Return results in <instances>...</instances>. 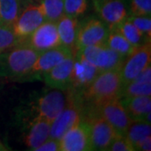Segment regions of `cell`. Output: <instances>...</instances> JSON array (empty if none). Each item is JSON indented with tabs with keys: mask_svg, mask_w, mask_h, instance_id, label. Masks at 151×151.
I'll return each instance as SVG.
<instances>
[{
	"mask_svg": "<svg viewBox=\"0 0 151 151\" xmlns=\"http://www.w3.org/2000/svg\"><path fill=\"white\" fill-rule=\"evenodd\" d=\"M40 6L45 21L56 23L65 14L64 0H40Z\"/></svg>",
	"mask_w": 151,
	"mask_h": 151,
	"instance_id": "cell-24",
	"label": "cell"
},
{
	"mask_svg": "<svg viewBox=\"0 0 151 151\" xmlns=\"http://www.w3.org/2000/svg\"><path fill=\"white\" fill-rule=\"evenodd\" d=\"M39 52L21 42L0 54V77L25 80L37 60Z\"/></svg>",
	"mask_w": 151,
	"mask_h": 151,
	"instance_id": "cell-1",
	"label": "cell"
},
{
	"mask_svg": "<svg viewBox=\"0 0 151 151\" xmlns=\"http://www.w3.org/2000/svg\"><path fill=\"white\" fill-rule=\"evenodd\" d=\"M106 44L108 47L124 56V58L129 55L136 48L127 40V39L116 28L110 29Z\"/></svg>",
	"mask_w": 151,
	"mask_h": 151,
	"instance_id": "cell-21",
	"label": "cell"
},
{
	"mask_svg": "<svg viewBox=\"0 0 151 151\" xmlns=\"http://www.w3.org/2000/svg\"><path fill=\"white\" fill-rule=\"evenodd\" d=\"M23 42L39 53L61 45L56 23L45 21Z\"/></svg>",
	"mask_w": 151,
	"mask_h": 151,
	"instance_id": "cell-13",
	"label": "cell"
},
{
	"mask_svg": "<svg viewBox=\"0 0 151 151\" xmlns=\"http://www.w3.org/2000/svg\"><path fill=\"white\" fill-rule=\"evenodd\" d=\"M20 43V40L15 35L11 26H0V54Z\"/></svg>",
	"mask_w": 151,
	"mask_h": 151,
	"instance_id": "cell-27",
	"label": "cell"
},
{
	"mask_svg": "<svg viewBox=\"0 0 151 151\" xmlns=\"http://www.w3.org/2000/svg\"><path fill=\"white\" fill-rule=\"evenodd\" d=\"M51 123L35 115L29 121L24 134V143L29 150H35L50 137Z\"/></svg>",
	"mask_w": 151,
	"mask_h": 151,
	"instance_id": "cell-18",
	"label": "cell"
},
{
	"mask_svg": "<svg viewBox=\"0 0 151 151\" xmlns=\"http://www.w3.org/2000/svg\"><path fill=\"white\" fill-rule=\"evenodd\" d=\"M109 30L108 25L99 18H89L78 27L76 52L85 47L106 44Z\"/></svg>",
	"mask_w": 151,
	"mask_h": 151,
	"instance_id": "cell-5",
	"label": "cell"
},
{
	"mask_svg": "<svg viewBox=\"0 0 151 151\" xmlns=\"http://www.w3.org/2000/svg\"><path fill=\"white\" fill-rule=\"evenodd\" d=\"M45 21V19L40 4H30L19 14L11 27L15 35L23 42Z\"/></svg>",
	"mask_w": 151,
	"mask_h": 151,
	"instance_id": "cell-12",
	"label": "cell"
},
{
	"mask_svg": "<svg viewBox=\"0 0 151 151\" xmlns=\"http://www.w3.org/2000/svg\"><path fill=\"white\" fill-rule=\"evenodd\" d=\"M115 28L118 29L119 32L134 47H139L145 44L150 42V40L148 39L140 30H139L135 27L127 18Z\"/></svg>",
	"mask_w": 151,
	"mask_h": 151,
	"instance_id": "cell-22",
	"label": "cell"
},
{
	"mask_svg": "<svg viewBox=\"0 0 151 151\" xmlns=\"http://www.w3.org/2000/svg\"><path fill=\"white\" fill-rule=\"evenodd\" d=\"M59 141L60 151L92 150L89 122L81 120L68 130Z\"/></svg>",
	"mask_w": 151,
	"mask_h": 151,
	"instance_id": "cell-10",
	"label": "cell"
},
{
	"mask_svg": "<svg viewBox=\"0 0 151 151\" xmlns=\"http://www.w3.org/2000/svg\"><path fill=\"white\" fill-rule=\"evenodd\" d=\"M108 151H134V149L126 136H117L108 147Z\"/></svg>",
	"mask_w": 151,
	"mask_h": 151,
	"instance_id": "cell-30",
	"label": "cell"
},
{
	"mask_svg": "<svg viewBox=\"0 0 151 151\" xmlns=\"http://www.w3.org/2000/svg\"><path fill=\"white\" fill-rule=\"evenodd\" d=\"M98 116H101L110 124L119 136H125L131 119L124 109L120 99H114L97 108Z\"/></svg>",
	"mask_w": 151,
	"mask_h": 151,
	"instance_id": "cell-11",
	"label": "cell"
},
{
	"mask_svg": "<svg viewBox=\"0 0 151 151\" xmlns=\"http://www.w3.org/2000/svg\"><path fill=\"white\" fill-rule=\"evenodd\" d=\"M72 51L63 45L50 49L40 53L37 60L33 65L26 80H42L43 76L51 70L54 66L58 65L63 60L73 55Z\"/></svg>",
	"mask_w": 151,
	"mask_h": 151,
	"instance_id": "cell-9",
	"label": "cell"
},
{
	"mask_svg": "<svg viewBox=\"0 0 151 151\" xmlns=\"http://www.w3.org/2000/svg\"><path fill=\"white\" fill-rule=\"evenodd\" d=\"M1 25H3V24H2V22H1V20H0V26H1Z\"/></svg>",
	"mask_w": 151,
	"mask_h": 151,
	"instance_id": "cell-34",
	"label": "cell"
},
{
	"mask_svg": "<svg viewBox=\"0 0 151 151\" xmlns=\"http://www.w3.org/2000/svg\"><path fill=\"white\" fill-rule=\"evenodd\" d=\"M129 11L130 15L150 16L151 0H129Z\"/></svg>",
	"mask_w": 151,
	"mask_h": 151,
	"instance_id": "cell-28",
	"label": "cell"
},
{
	"mask_svg": "<svg viewBox=\"0 0 151 151\" xmlns=\"http://www.w3.org/2000/svg\"><path fill=\"white\" fill-rule=\"evenodd\" d=\"M56 26L60 45L70 50L75 55L76 41L79 27L77 18L64 14L56 22Z\"/></svg>",
	"mask_w": 151,
	"mask_h": 151,
	"instance_id": "cell-19",
	"label": "cell"
},
{
	"mask_svg": "<svg viewBox=\"0 0 151 151\" xmlns=\"http://www.w3.org/2000/svg\"><path fill=\"white\" fill-rule=\"evenodd\" d=\"M35 151H60V141L58 139L49 138L37 149H35Z\"/></svg>",
	"mask_w": 151,
	"mask_h": 151,
	"instance_id": "cell-31",
	"label": "cell"
},
{
	"mask_svg": "<svg viewBox=\"0 0 151 151\" xmlns=\"http://www.w3.org/2000/svg\"><path fill=\"white\" fill-rule=\"evenodd\" d=\"M127 19L135 27L140 30L146 37L150 40L151 37V18L150 16H134L129 15Z\"/></svg>",
	"mask_w": 151,
	"mask_h": 151,
	"instance_id": "cell-29",
	"label": "cell"
},
{
	"mask_svg": "<svg viewBox=\"0 0 151 151\" xmlns=\"http://www.w3.org/2000/svg\"><path fill=\"white\" fill-rule=\"evenodd\" d=\"M151 96V67L149 65L135 79L122 87V97Z\"/></svg>",
	"mask_w": 151,
	"mask_h": 151,
	"instance_id": "cell-20",
	"label": "cell"
},
{
	"mask_svg": "<svg viewBox=\"0 0 151 151\" xmlns=\"http://www.w3.org/2000/svg\"><path fill=\"white\" fill-rule=\"evenodd\" d=\"M99 73L101 72L94 65L78 52H76L74 55V65L71 72L70 88L68 91L81 99L82 93Z\"/></svg>",
	"mask_w": 151,
	"mask_h": 151,
	"instance_id": "cell-6",
	"label": "cell"
},
{
	"mask_svg": "<svg viewBox=\"0 0 151 151\" xmlns=\"http://www.w3.org/2000/svg\"><path fill=\"white\" fill-rule=\"evenodd\" d=\"M134 150L150 151L151 150V135L146 136L139 141L134 145Z\"/></svg>",
	"mask_w": 151,
	"mask_h": 151,
	"instance_id": "cell-32",
	"label": "cell"
},
{
	"mask_svg": "<svg viewBox=\"0 0 151 151\" xmlns=\"http://www.w3.org/2000/svg\"><path fill=\"white\" fill-rule=\"evenodd\" d=\"M68 98L65 108L50 124V137L60 140L74 125L82 120V108L80 98L68 91Z\"/></svg>",
	"mask_w": 151,
	"mask_h": 151,
	"instance_id": "cell-3",
	"label": "cell"
},
{
	"mask_svg": "<svg viewBox=\"0 0 151 151\" xmlns=\"http://www.w3.org/2000/svg\"><path fill=\"white\" fill-rule=\"evenodd\" d=\"M150 42L136 47L134 50L128 55L119 69L123 86L135 79L143 70L150 65Z\"/></svg>",
	"mask_w": 151,
	"mask_h": 151,
	"instance_id": "cell-7",
	"label": "cell"
},
{
	"mask_svg": "<svg viewBox=\"0 0 151 151\" xmlns=\"http://www.w3.org/2000/svg\"><path fill=\"white\" fill-rule=\"evenodd\" d=\"M120 101L131 120L150 124L151 96L122 97Z\"/></svg>",
	"mask_w": 151,
	"mask_h": 151,
	"instance_id": "cell-17",
	"label": "cell"
},
{
	"mask_svg": "<svg viewBox=\"0 0 151 151\" xmlns=\"http://www.w3.org/2000/svg\"><path fill=\"white\" fill-rule=\"evenodd\" d=\"M65 92L66 91L53 89L44 94L36 103L35 115L52 123L65 108L68 98V95H65Z\"/></svg>",
	"mask_w": 151,
	"mask_h": 151,
	"instance_id": "cell-14",
	"label": "cell"
},
{
	"mask_svg": "<svg viewBox=\"0 0 151 151\" xmlns=\"http://www.w3.org/2000/svg\"><path fill=\"white\" fill-rule=\"evenodd\" d=\"M92 150L107 151L108 147L119 135L101 116L96 115L89 121Z\"/></svg>",
	"mask_w": 151,
	"mask_h": 151,
	"instance_id": "cell-15",
	"label": "cell"
},
{
	"mask_svg": "<svg viewBox=\"0 0 151 151\" xmlns=\"http://www.w3.org/2000/svg\"><path fill=\"white\" fill-rule=\"evenodd\" d=\"M74 65V55L67 57L47 71L42 77L45 85L52 89L68 91Z\"/></svg>",
	"mask_w": 151,
	"mask_h": 151,
	"instance_id": "cell-16",
	"label": "cell"
},
{
	"mask_svg": "<svg viewBox=\"0 0 151 151\" xmlns=\"http://www.w3.org/2000/svg\"><path fill=\"white\" fill-rule=\"evenodd\" d=\"M22 0H0V20L3 25L12 26L20 14Z\"/></svg>",
	"mask_w": 151,
	"mask_h": 151,
	"instance_id": "cell-23",
	"label": "cell"
},
{
	"mask_svg": "<svg viewBox=\"0 0 151 151\" xmlns=\"http://www.w3.org/2000/svg\"><path fill=\"white\" fill-rule=\"evenodd\" d=\"M98 18L109 29L115 28L129 15L126 0H91Z\"/></svg>",
	"mask_w": 151,
	"mask_h": 151,
	"instance_id": "cell-8",
	"label": "cell"
},
{
	"mask_svg": "<svg viewBox=\"0 0 151 151\" xmlns=\"http://www.w3.org/2000/svg\"><path fill=\"white\" fill-rule=\"evenodd\" d=\"M123 82L119 70L99 73L81 96L93 108L114 99H120Z\"/></svg>",
	"mask_w": 151,
	"mask_h": 151,
	"instance_id": "cell-2",
	"label": "cell"
},
{
	"mask_svg": "<svg viewBox=\"0 0 151 151\" xmlns=\"http://www.w3.org/2000/svg\"><path fill=\"white\" fill-rule=\"evenodd\" d=\"M7 150V148H6L5 146H4V145L1 142V140H0V151H5Z\"/></svg>",
	"mask_w": 151,
	"mask_h": 151,
	"instance_id": "cell-33",
	"label": "cell"
},
{
	"mask_svg": "<svg viewBox=\"0 0 151 151\" xmlns=\"http://www.w3.org/2000/svg\"><path fill=\"white\" fill-rule=\"evenodd\" d=\"M22 1H29V0H22Z\"/></svg>",
	"mask_w": 151,
	"mask_h": 151,
	"instance_id": "cell-35",
	"label": "cell"
},
{
	"mask_svg": "<svg viewBox=\"0 0 151 151\" xmlns=\"http://www.w3.org/2000/svg\"><path fill=\"white\" fill-rule=\"evenodd\" d=\"M149 135H151L150 124L142 121L132 120L125 136L130 141L134 149V145L139 141Z\"/></svg>",
	"mask_w": 151,
	"mask_h": 151,
	"instance_id": "cell-25",
	"label": "cell"
},
{
	"mask_svg": "<svg viewBox=\"0 0 151 151\" xmlns=\"http://www.w3.org/2000/svg\"><path fill=\"white\" fill-rule=\"evenodd\" d=\"M76 52L81 55L100 72L119 70L125 60L124 56L108 47L107 44L85 47L76 50Z\"/></svg>",
	"mask_w": 151,
	"mask_h": 151,
	"instance_id": "cell-4",
	"label": "cell"
},
{
	"mask_svg": "<svg viewBox=\"0 0 151 151\" xmlns=\"http://www.w3.org/2000/svg\"><path fill=\"white\" fill-rule=\"evenodd\" d=\"M91 4V0H64L65 15L78 18L85 14Z\"/></svg>",
	"mask_w": 151,
	"mask_h": 151,
	"instance_id": "cell-26",
	"label": "cell"
}]
</instances>
